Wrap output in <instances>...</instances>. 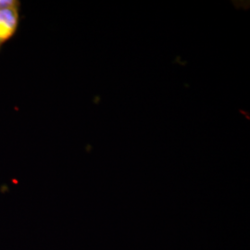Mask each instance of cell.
I'll list each match as a JSON object with an SVG mask.
<instances>
[{
  "instance_id": "cell-1",
  "label": "cell",
  "mask_w": 250,
  "mask_h": 250,
  "mask_svg": "<svg viewBox=\"0 0 250 250\" xmlns=\"http://www.w3.org/2000/svg\"><path fill=\"white\" fill-rule=\"evenodd\" d=\"M20 6L0 10V48L15 36L20 23Z\"/></svg>"
},
{
  "instance_id": "cell-2",
  "label": "cell",
  "mask_w": 250,
  "mask_h": 250,
  "mask_svg": "<svg viewBox=\"0 0 250 250\" xmlns=\"http://www.w3.org/2000/svg\"><path fill=\"white\" fill-rule=\"evenodd\" d=\"M19 6H21V3L17 0H0V10L11 9Z\"/></svg>"
}]
</instances>
